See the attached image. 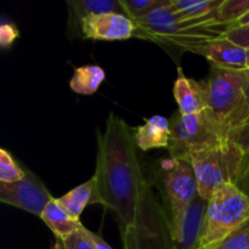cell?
I'll use <instances>...</instances> for the list:
<instances>
[{
  "mask_svg": "<svg viewBox=\"0 0 249 249\" xmlns=\"http://www.w3.org/2000/svg\"><path fill=\"white\" fill-rule=\"evenodd\" d=\"M94 194L90 204L114 214L124 249H174L170 220L141 167L134 131L113 112L97 130Z\"/></svg>",
  "mask_w": 249,
  "mask_h": 249,
  "instance_id": "obj_1",
  "label": "cell"
},
{
  "mask_svg": "<svg viewBox=\"0 0 249 249\" xmlns=\"http://www.w3.org/2000/svg\"><path fill=\"white\" fill-rule=\"evenodd\" d=\"M249 221V197L235 184L214 191L208 201L198 249H212Z\"/></svg>",
  "mask_w": 249,
  "mask_h": 249,
  "instance_id": "obj_2",
  "label": "cell"
},
{
  "mask_svg": "<svg viewBox=\"0 0 249 249\" xmlns=\"http://www.w3.org/2000/svg\"><path fill=\"white\" fill-rule=\"evenodd\" d=\"M243 153L232 141L215 148L199 151L190 157L198 186V195L209 201L214 191L226 184H235L245 164Z\"/></svg>",
  "mask_w": 249,
  "mask_h": 249,
  "instance_id": "obj_3",
  "label": "cell"
},
{
  "mask_svg": "<svg viewBox=\"0 0 249 249\" xmlns=\"http://www.w3.org/2000/svg\"><path fill=\"white\" fill-rule=\"evenodd\" d=\"M160 186L167 203V215L172 228L173 246L192 202L198 196L194 168L189 160L169 158L160 164Z\"/></svg>",
  "mask_w": 249,
  "mask_h": 249,
  "instance_id": "obj_4",
  "label": "cell"
},
{
  "mask_svg": "<svg viewBox=\"0 0 249 249\" xmlns=\"http://www.w3.org/2000/svg\"><path fill=\"white\" fill-rule=\"evenodd\" d=\"M170 139L168 152L170 158L189 160L194 153L215 148L229 141L207 112L181 114L178 109L169 118Z\"/></svg>",
  "mask_w": 249,
  "mask_h": 249,
  "instance_id": "obj_5",
  "label": "cell"
},
{
  "mask_svg": "<svg viewBox=\"0 0 249 249\" xmlns=\"http://www.w3.org/2000/svg\"><path fill=\"white\" fill-rule=\"evenodd\" d=\"M206 94L207 114L226 139L225 125L241 105L249 82V70H225L211 67L207 79L202 80Z\"/></svg>",
  "mask_w": 249,
  "mask_h": 249,
  "instance_id": "obj_6",
  "label": "cell"
},
{
  "mask_svg": "<svg viewBox=\"0 0 249 249\" xmlns=\"http://www.w3.org/2000/svg\"><path fill=\"white\" fill-rule=\"evenodd\" d=\"M53 199L45 185L32 172L26 170V177L11 184L0 182V201L16 207L40 218L44 209Z\"/></svg>",
  "mask_w": 249,
  "mask_h": 249,
  "instance_id": "obj_7",
  "label": "cell"
},
{
  "mask_svg": "<svg viewBox=\"0 0 249 249\" xmlns=\"http://www.w3.org/2000/svg\"><path fill=\"white\" fill-rule=\"evenodd\" d=\"M82 36L92 40H125L134 36L135 24L128 16L116 12L90 15L80 23Z\"/></svg>",
  "mask_w": 249,
  "mask_h": 249,
  "instance_id": "obj_8",
  "label": "cell"
},
{
  "mask_svg": "<svg viewBox=\"0 0 249 249\" xmlns=\"http://www.w3.org/2000/svg\"><path fill=\"white\" fill-rule=\"evenodd\" d=\"M197 53L203 55L212 67L225 70H248V49L220 36L199 48Z\"/></svg>",
  "mask_w": 249,
  "mask_h": 249,
  "instance_id": "obj_9",
  "label": "cell"
},
{
  "mask_svg": "<svg viewBox=\"0 0 249 249\" xmlns=\"http://www.w3.org/2000/svg\"><path fill=\"white\" fill-rule=\"evenodd\" d=\"M174 97L181 114H197L207 109L203 82L187 78L181 68L174 83Z\"/></svg>",
  "mask_w": 249,
  "mask_h": 249,
  "instance_id": "obj_10",
  "label": "cell"
},
{
  "mask_svg": "<svg viewBox=\"0 0 249 249\" xmlns=\"http://www.w3.org/2000/svg\"><path fill=\"white\" fill-rule=\"evenodd\" d=\"M207 207L208 201L198 195L190 206L179 235L174 240V249H198Z\"/></svg>",
  "mask_w": 249,
  "mask_h": 249,
  "instance_id": "obj_11",
  "label": "cell"
},
{
  "mask_svg": "<svg viewBox=\"0 0 249 249\" xmlns=\"http://www.w3.org/2000/svg\"><path fill=\"white\" fill-rule=\"evenodd\" d=\"M68 5V29H70L71 36H82L80 31V23L85 17L90 15H100V14H109V12H116V14L125 15L123 11V7L121 6V2L114 1V0H70L67 1Z\"/></svg>",
  "mask_w": 249,
  "mask_h": 249,
  "instance_id": "obj_12",
  "label": "cell"
},
{
  "mask_svg": "<svg viewBox=\"0 0 249 249\" xmlns=\"http://www.w3.org/2000/svg\"><path fill=\"white\" fill-rule=\"evenodd\" d=\"M170 139V123L165 117L156 114L148 118L143 125L134 130V140L141 151L168 148Z\"/></svg>",
  "mask_w": 249,
  "mask_h": 249,
  "instance_id": "obj_13",
  "label": "cell"
},
{
  "mask_svg": "<svg viewBox=\"0 0 249 249\" xmlns=\"http://www.w3.org/2000/svg\"><path fill=\"white\" fill-rule=\"evenodd\" d=\"M40 219L46 224L51 232L58 240H66L72 233L79 230L83 226L80 219H74L67 213L57 202V198H53L44 209Z\"/></svg>",
  "mask_w": 249,
  "mask_h": 249,
  "instance_id": "obj_14",
  "label": "cell"
},
{
  "mask_svg": "<svg viewBox=\"0 0 249 249\" xmlns=\"http://www.w3.org/2000/svg\"><path fill=\"white\" fill-rule=\"evenodd\" d=\"M105 77V71L100 66H82L75 68L71 78L70 87L77 94L92 95L97 91Z\"/></svg>",
  "mask_w": 249,
  "mask_h": 249,
  "instance_id": "obj_15",
  "label": "cell"
},
{
  "mask_svg": "<svg viewBox=\"0 0 249 249\" xmlns=\"http://www.w3.org/2000/svg\"><path fill=\"white\" fill-rule=\"evenodd\" d=\"M92 194H94V179L91 178L84 184L79 185L57 198V202L70 215H72L74 219H80L85 207L90 204Z\"/></svg>",
  "mask_w": 249,
  "mask_h": 249,
  "instance_id": "obj_16",
  "label": "cell"
},
{
  "mask_svg": "<svg viewBox=\"0 0 249 249\" xmlns=\"http://www.w3.org/2000/svg\"><path fill=\"white\" fill-rule=\"evenodd\" d=\"M119 2L125 16L131 21H139L150 15L153 10L169 6L172 0H119Z\"/></svg>",
  "mask_w": 249,
  "mask_h": 249,
  "instance_id": "obj_17",
  "label": "cell"
},
{
  "mask_svg": "<svg viewBox=\"0 0 249 249\" xmlns=\"http://www.w3.org/2000/svg\"><path fill=\"white\" fill-rule=\"evenodd\" d=\"M249 12V0H223L218 9V18L223 24L231 26Z\"/></svg>",
  "mask_w": 249,
  "mask_h": 249,
  "instance_id": "obj_18",
  "label": "cell"
},
{
  "mask_svg": "<svg viewBox=\"0 0 249 249\" xmlns=\"http://www.w3.org/2000/svg\"><path fill=\"white\" fill-rule=\"evenodd\" d=\"M26 177V170L22 169L11 153L6 150H0V182L11 184L22 180Z\"/></svg>",
  "mask_w": 249,
  "mask_h": 249,
  "instance_id": "obj_19",
  "label": "cell"
},
{
  "mask_svg": "<svg viewBox=\"0 0 249 249\" xmlns=\"http://www.w3.org/2000/svg\"><path fill=\"white\" fill-rule=\"evenodd\" d=\"M249 123V82L245 89V94H243V99L238 108L236 109L235 113L231 116L229 119L228 123L225 125V133L229 138V134L240 126L245 125V124Z\"/></svg>",
  "mask_w": 249,
  "mask_h": 249,
  "instance_id": "obj_20",
  "label": "cell"
},
{
  "mask_svg": "<svg viewBox=\"0 0 249 249\" xmlns=\"http://www.w3.org/2000/svg\"><path fill=\"white\" fill-rule=\"evenodd\" d=\"M212 249H249V233L241 229Z\"/></svg>",
  "mask_w": 249,
  "mask_h": 249,
  "instance_id": "obj_21",
  "label": "cell"
},
{
  "mask_svg": "<svg viewBox=\"0 0 249 249\" xmlns=\"http://www.w3.org/2000/svg\"><path fill=\"white\" fill-rule=\"evenodd\" d=\"M63 245L66 249H95L91 240L85 232L84 225L74 233H72L70 237L63 240Z\"/></svg>",
  "mask_w": 249,
  "mask_h": 249,
  "instance_id": "obj_22",
  "label": "cell"
},
{
  "mask_svg": "<svg viewBox=\"0 0 249 249\" xmlns=\"http://www.w3.org/2000/svg\"><path fill=\"white\" fill-rule=\"evenodd\" d=\"M229 140L232 141L243 153L249 155V123L233 129L229 134Z\"/></svg>",
  "mask_w": 249,
  "mask_h": 249,
  "instance_id": "obj_23",
  "label": "cell"
},
{
  "mask_svg": "<svg viewBox=\"0 0 249 249\" xmlns=\"http://www.w3.org/2000/svg\"><path fill=\"white\" fill-rule=\"evenodd\" d=\"M224 36L230 41H232V43H235L236 45H240L245 49H249V24L229 29L224 34Z\"/></svg>",
  "mask_w": 249,
  "mask_h": 249,
  "instance_id": "obj_24",
  "label": "cell"
},
{
  "mask_svg": "<svg viewBox=\"0 0 249 249\" xmlns=\"http://www.w3.org/2000/svg\"><path fill=\"white\" fill-rule=\"evenodd\" d=\"M18 31L14 24L7 23V22L2 23L0 27V43H1L2 48H9L18 38Z\"/></svg>",
  "mask_w": 249,
  "mask_h": 249,
  "instance_id": "obj_25",
  "label": "cell"
},
{
  "mask_svg": "<svg viewBox=\"0 0 249 249\" xmlns=\"http://www.w3.org/2000/svg\"><path fill=\"white\" fill-rule=\"evenodd\" d=\"M236 186L249 197V155H246L245 164H243L240 178H238L237 182H236Z\"/></svg>",
  "mask_w": 249,
  "mask_h": 249,
  "instance_id": "obj_26",
  "label": "cell"
},
{
  "mask_svg": "<svg viewBox=\"0 0 249 249\" xmlns=\"http://www.w3.org/2000/svg\"><path fill=\"white\" fill-rule=\"evenodd\" d=\"M85 232H87V235L89 236V238L91 240L92 245H94L95 249H113L111 247V246L108 245V243L106 242L105 240H102L101 237H100L97 233L92 232V231L88 230L87 228H85Z\"/></svg>",
  "mask_w": 249,
  "mask_h": 249,
  "instance_id": "obj_27",
  "label": "cell"
},
{
  "mask_svg": "<svg viewBox=\"0 0 249 249\" xmlns=\"http://www.w3.org/2000/svg\"><path fill=\"white\" fill-rule=\"evenodd\" d=\"M247 24H249V12L248 14H246L245 16L242 17L241 19H238L236 23L232 24V28H237V27H242V26H247ZM231 28V29H232Z\"/></svg>",
  "mask_w": 249,
  "mask_h": 249,
  "instance_id": "obj_28",
  "label": "cell"
},
{
  "mask_svg": "<svg viewBox=\"0 0 249 249\" xmlns=\"http://www.w3.org/2000/svg\"><path fill=\"white\" fill-rule=\"evenodd\" d=\"M51 249H66L65 248V245H63V241L62 240H58V238H56L55 243H53V246L51 247Z\"/></svg>",
  "mask_w": 249,
  "mask_h": 249,
  "instance_id": "obj_29",
  "label": "cell"
},
{
  "mask_svg": "<svg viewBox=\"0 0 249 249\" xmlns=\"http://www.w3.org/2000/svg\"><path fill=\"white\" fill-rule=\"evenodd\" d=\"M243 230H246V231H247V232L249 233V221H248V223L247 224H246V225L245 226H243Z\"/></svg>",
  "mask_w": 249,
  "mask_h": 249,
  "instance_id": "obj_30",
  "label": "cell"
},
{
  "mask_svg": "<svg viewBox=\"0 0 249 249\" xmlns=\"http://www.w3.org/2000/svg\"><path fill=\"white\" fill-rule=\"evenodd\" d=\"M248 70H249V49H248Z\"/></svg>",
  "mask_w": 249,
  "mask_h": 249,
  "instance_id": "obj_31",
  "label": "cell"
}]
</instances>
